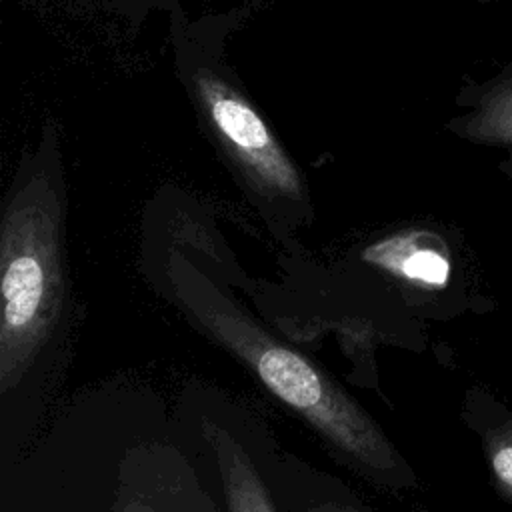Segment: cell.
Wrapping results in <instances>:
<instances>
[{
	"mask_svg": "<svg viewBox=\"0 0 512 512\" xmlns=\"http://www.w3.org/2000/svg\"><path fill=\"white\" fill-rule=\"evenodd\" d=\"M384 266L414 284H426L434 288H442L450 276L448 260L434 250H414L400 260L386 256Z\"/></svg>",
	"mask_w": 512,
	"mask_h": 512,
	"instance_id": "cell-6",
	"label": "cell"
},
{
	"mask_svg": "<svg viewBox=\"0 0 512 512\" xmlns=\"http://www.w3.org/2000/svg\"><path fill=\"white\" fill-rule=\"evenodd\" d=\"M306 512H362V510L356 506H350V504H342V502H320V504L306 508Z\"/></svg>",
	"mask_w": 512,
	"mask_h": 512,
	"instance_id": "cell-7",
	"label": "cell"
},
{
	"mask_svg": "<svg viewBox=\"0 0 512 512\" xmlns=\"http://www.w3.org/2000/svg\"><path fill=\"white\" fill-rule=\"evenodd\" d=\"M236 10L188 22L180 6L172 14L176 74L208 142L258 210L268 230L288 242L314 218L304 172L278 140L222 50L238 24Z\"/></svg>",
	"mask_w": 512,
	"mask_h": 512,
	"instance_id": "cell-3",
	"label": "cell"
},
{
	"mask_svg": "<svg viewBox=\"0 0 512 512\" xmlns=\"http://www.w3.org/2000/svg\"><path fill=\"white\" fill-rule=\"evenodd\" d=\"M462 420L478 436L498 496L512 506V406L474 384L462 402Z\"/></svg>",
	"mask_w": 512,
	"mask_h": 512,
	"instance_id": "cell-4",
	"label": "cell"
},
{
	"mask_svg": "<svg viewBox=\"0 0 512 512\" xmlns=\"http://www.w3.org/2000/svg\"><path fill=\"white\" fill-rule=\"evenodd\" d=\"M202 436L216 462L226 512H278L244 446L226 428L208 418L202 420Z\"/></svg>",
	"mask_w": 512,
	"mask_h": 512,
	"instance_id": "cell-5",
	"label": "cell"
},
{
	"mask_svg": "<svg viewBox=\"0 0 512 512\" xmlns=\"http://www.w3.org/2000/svg\"><path fill=\"white\" fill-rule=\"evenodd\" d=\"M198 512H214V508H212V504H204Z\"/></svg>",
	"mask_w": 512,
	"mask_h": 512,
	"instance_id": "cell-8",
	"label": "cell"
},
{
	"mask_svg": "<svg viewBox=\"0 0 512 512\" xmlns=\"http://www.w3.org/2000/svg\"><path fill=\"white\" fill-rule=\"evenodd\" d=\"M144 270L190 324L242 362L270 394L314 428L364 476L388 488L418 478L378 422L318 364L266 330L216 280L202 226L184 218L148 232Z\"/></svg>",
	"mask_w": 512,
	"mask_h": 512,
	"instance_id": "cell-1",
	"label": "cell"
},
{
	"mask_svg": "<svg viewBox=\"0 0 512 512\" xmlns=\"http://www.w3.org/2000/svg\"><path fill=\"white\" fill-rule=\"evenodd\" d=\"M68 186L60 128L40 136L14 168L0 218V394L14 390L58 330L70 300Z\"/></svg>",
	"mask_w": 512,
	"mask_h": 512,
	"instance_id": "cell-2",
	"label": "cell"
}]
</instances>
